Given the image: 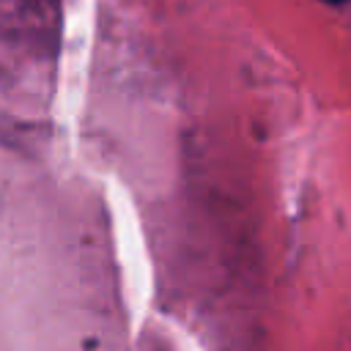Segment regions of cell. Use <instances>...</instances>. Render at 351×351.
Segmentation results:
<instances>
[{"instance_id":"6da1fadb","label":"cell","mask_w":351,"mask_h":351,"mask_svg":"<svg viewBox=\"0 0 351 351\" xmlns=\"http://www.w3.org/2000/svg\"><path fill=\"white\" fill-rule=\"evenodd\" d=\"M324 3H329V5H340V3H348V0H324Z\"/></svg>"}]
</instances>
